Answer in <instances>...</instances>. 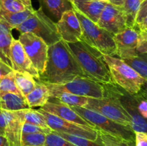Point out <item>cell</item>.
<instances>
[{"instance_id":"cell-1","label":"cell","mask_w":147,"mask_h":146,"mask_svg":"<svg viewBox=\"0 0 147 146\" xmlns=\"http://www.w3.org/2000/svg\"><path fill=\"white\" fill-rule=\"evenodd\" d=\"M78 77L86 76L69 50L67 43L60 40L49 45L45 69L38 81L45 84H61Z\"/></svg>"},{"instance_id":"cell-2","label":"cell","mask_w":147,"mask_h":146,"mask_svg":"<svg viewBox=\"0 0 147 146\" xmlns=\"http://www.w3.org/2000/svg\"><path fill=\"white\" fill-rule=\"evenodd\" d=\"M67 46L86 77L106 85H116L102 53L83 41L67 43Z\"/></svg>"},{"instance_id":"cell-3","label":"cell","mask_w":147,"mask_h":146,"mask_svg":"<svg viewBox=\"0 0 147 146\" xmlns=\"http://www.w3.org/2000/svg\"><path fill=\"white\" fill-rule=\"evenodd\" d=\"M50 94L55 92H68L89 98L101 99L119 94L121 91L116 85L100 84L86 77H78L65 84H45Z\"/></svg>"},{"instance_id":"cell-4","label":"cell","mask_w":147,"mask_h":146,"mask_svg":"<svg viewBox=\"0 0 147 146\" xmlns=\"http://www.w3.org/2000/svg\"><path fill=\"white\" fill-rule=\"evenodd\" d=\"M103 59L116 85L131 95L138 94L146 80L123 60L114 56L104 55Z\"/></svg>"},{"instance_id":"cell-5","label":"cell","mask_w":147,"mask_h":146,"mask_svg":"<svg viewBox=\"0 0 147 146\" xmlns=\"http://www.w3.org/2000/svg\"><path fill=\"white\" fill-rule=\"evenodd\" d=\"M82 27L80 41L100 52L104 55L114 56L116 53L113 35L83 14L74 9Z\"/></svg>"},{"instance_id":"cell-6","label":"cell","mask_w":147,"mask_h":146,"mask_svg":"<svg viewBox=\"0 0 147 146\" xmlns=\"http://www.w3.org/2000/svg\"><path fill=\"white\" fill-rule=\"evenodd\" d=\"M15 29L20 34L29 32L40 37L48 45L61 40L56 23L45 14L42 7L35 10L26 21Z\"/></svg>"},{"instance_id":"cell-7","label":"cell","mask_w":147,"mask_h":146,"mask_svg":"<svg viewBox=\"0 0 147 146\" xmlns=\"http://www.w3.org/2000/svg\"><path fill=\"white\" fill-rule=\"evenodd\" d=\"M71 107L96 130H101L117 138L135 140L134 132L130 127L121 125L100 113L86 107Z\"/></svg>"},{"instance_id":"cell-8","label":"cell","mask_w":147,"mask_h":146,"mask_svg":"<svg viewBox=\"0 0 147 146\" xmlns=\"http://www.w3.org/2000/svg\"><path fill=\"white\" fill-rule=\"evenodd\" d=\"M121 92L116 95L101 99L89 98L85 107L100 113L107 118L126 127H131V118L121 102Z\"/></svg>"},{"instance_id":"cell-9","label":"cell","mask_w":147,"mask_h":146,"mask_svg":"<svg viewBox=\"0 0 147 146\" xmlns=\"http://www.w3.org/2000/svg\"><path fill=\"white\" fill-rule=\"evenodd\" d=\"M19 41L40 76L45 71L49 45L40 37L32 33H21Z\"/></svg>"},{"instance_id":"cell-10","label":"cell","mask_w":147,"mask_h":146,"mask_svg":"<svg viewBox=\"0 0 147 146\" xmlns=\"http://www.w3.org/2000/svg\"><path fill=\"white\" fill-rule=\"evenodd\" d=\"M38 110L45 116L47 125L53 131L79 136V137H85V138L89 139L93 141H96L98 139V131L96 129L80 125L76 123L67 121L55 115L44 111L42 109Z\"/></svg>"},{"instance_id":"cell-11","label":"cell","mask_w":147,"mask_h":146,"mask_svg":"<svg viewBox=\"0 0 147 146\" xmlns=\"http://www.w3.org/2000/svg\"><path fill=\"white\" fill-rule=\"evenodd\" d=\"M140 33L135 27H127L121 32L113 35L116 53L121 60L129 59L139 55L137 51Z\"/></svg>"},{"instance_id":"cell-12","label":"cell","mask_w":147,"mask_h":146,"mask_svg":"<svg viewBox=\"0 0 147 146\" xmlns=\"http://www.w3.org/2000/svg\"><path fill=\"white\" fill-rule=\"evenodd\" d=\"M96 24L113 35L121 32L128 27L126 17L121 7L109 2L105 7Z\"/></svg>"},{"instance_id":"cell-13","label":"cell","mask_w":147,"mask_h":146,"mask_svg":"<svg viewBox=\"0 0 147 146\" xmlns=\"http://www.w3.org/2000/svg\"><path fill=\"white\" fill-rule=\"evenodd\" d=\"M56 26L61 40L64 42L73 43L80 41L81 24L73 9L65 11L56 23Z\"/></svg>"},{"instance_id":"cell-14","label":"cell","mask_w":147,"mask_h":146,"mask_svg":"<svg viewBox=\"0 0 147 146\" xmlns=\"http://www.w3.org/2000/svg\"><path fill=\"white\" fill-rule=\"evenodd\" d=\"M6 121L5 133L9 146H21L22 127L24 123L23 110L18 111H8L2 110Z\"/></svg>"},{"instance_id":"cell-15","label":"cell","mask_w":147,"mask_h":146,"mask_svg":"<svg viewBox=\"0 0 147 146\" xmlns=\"http://www.w3.org/2000/svg\"><path fill=\"white\" fill-rule=\"evenodd\" d=\"M10 60L13 70L29 73L38 81L40 74L24 52L19 40L13 39L11 41L10 46Z\"/></svg>"},{"instance_id":"cell-16","label":"cell","mask_w":147,"mask_h":146,"mask_svg":"<svg viewBox=\"0 0 147 146\" xmlns=\"http://www.w3.org/2000/svg\"><path fill=\"white\" fill-rule=\"evenodd\" d=\"M40 109L50 113V114L55 115L57 116L60 118L64 119L67 121L76 123V124L80 125L86 126V127L93 128L87 121H86L81 116L79 115L70 106L63 104L60 102H51L50 100H49Z\"/></svg>"},{"instance_id":"cell-17","label":"cell","mask_w":147,"mask_h":146,"mask_svg":"<svg viewBox=\"0 0 147 146\" xmlns=\"http://www.w3.org/2000/svg\"><path fill=\"white\" fill-rule=\"evenodd\" d=\"M108 4L103 0H73L72 6L74 9L97 23L102 11Z\"/></svg>"},{"instance_id":"cell-18","label":"cell","mask_w":147,"mask_h":146,"mask_svg":"<svg viewBox=\"0 0 147 146\" xmlns=\"http://www.w3.org/2000/svg\"><path fill=\"white\" fill-rule=\"evenodd\" d=\"M122 104L131 118V127L134 133H147V120L144 118L138 111L132 95H126L122 92L119 97Z\"/></svg>"},{"instance_id":"cell-19","label":"cell","mask_w":147,"mask_h":146,"mask_svg":"<svg viewBox=\"0 0 147 146\" xmlns=\"http://www.w3.org/2000/svg\"><path fill=\"white\" fill-rule=\"evenodd\" d=\"M29 107H43L50 99V92L45 83L37 81L35 87L27 95L25 96Z\"/></svg>"},{"instance_id":"cell-20","label":"cell","mask_w":147,"mask_h":146,"mask_svg":"<svg viewBox=\"0 0 147 146\" xmlns=\"http://www.w3.org/2000/svg\"><path fill=\"white\" fill-rule=\"evenodd\" d=\"M0 108L8 111H18L30 108L25 97L12 92L0 94Z\"/></svg>"},{"instance_id":"cell-21","label":"cell","mask_w":147,"mask_h":146,"mask_svg":"<svg viewBox=\"0 0 147 146\" xmlns=\"http://www.w3.org/2000/svg\"><path fill=\"white\" fill-rule=\"evenodd\" d=\"M40 2L42 8L45 7L58 20L65 11L73 9L68 0H40Z\"/></svg>"},{"instance_id":"cell-22","label":"cell","mask_w":147,"mask_h":146,"mask_svg":"<svg viewBox=\"0 0 147 146\" xmlns=\"http://www.w3.org/2000/svg\"><path fill=\"white\" fill-rule=\"evenodd\" d=\"M14 80L16 85L24 97L32 91L36 85L35 79L27 72L14 71Z\"/></svg>"},{"instance_id":"cell-23","label":"cell","mask_w":147,"mask_h":146,"mask_svg":"<svg viewBox=\"0 0 147 146\" xmlns=\"http://www.w3.org/2000/svg\"><path fill=\"white\" fill-rule=\"evenodd\" d=\"M34 11L35 9L32 7V8L27 9L24 11L16 13L0 11V19L9 24L12 29H15L19 25L22 24L24 21H26L34 12Z\"/></svg>"},{"instance_id":"cell-24","label":"cell","mask_w":147,"mask_h":146,"mask_svg":"<svg viewBox=\"0 0 147 146\" xmlns=\"http://www.w3.org/2000/svg\"><path fill=\"white\" fill-rule=\"evenodd\" d=\"M50 98L57 99L60 102L70 106V107H85L88 103V97L61 92H55L50 94Z\"/></svg>"},{"instance_id":"cell-25","label":"cell","mask_w":147,"mask_h":146,"mask_svg":"<svg viewBox=\"0 0 147 146\" xmlns=\"http://www.w3.org/2000/svg\"><path fill=\"white\" fill-rule=\"evenodd\" d=\"M143 0H125L121 8L126 17L128 27L136 28V18Z\"/></svg>"},{"instance_id":"cell-26","label":"cell","mask_w":147,"mask_h":146,"mask_svg":"<svg viewBox=\"0 0 147 146\" xmlns=\"http://www.w3.org/2000/svg\"><path fill=\"white\" fill-rule=\"evenodd\" d=\"M31 0H0V11L16 13L32 8Z\"/></svg>"},{"instance_id":"cell-27","label":"cell","mask_w":147,"mask_h":146,"mask_svg":"<svg viewBox=\"0 0 147 146\" xmlns=\"http://www.w3.org/2000/svg\"><path fill=\"white\" fill-rule=\"evenodd\" d=\"M14 37L11 33L0 34V63L12 69L10 60V46Z\"/></svg>"},{"instance_id":"cell-28","label":"cell","mask_w":147,"mask_h":146,"mask_svg":"<svg viewBox=\"0 0 147 146\" xmlns=\"http://www.w3.org/2000/svg\"><path fill=\"white\" fill-rule=\"evenodd\" d=\"M23 112H24V123H30L45 129H51L47 125L45 116L41 113H40L39 110H34L33 108H28L23 110Z\"/></svg>"},{"instance_id":"cell-29","label":"cell","mask_w":147,"mask_h":146,"mask_svg":"<svg viewBox=\"0 0 147 146\" xmlns=\"http://www.w3.org/2000/svg\"><path fill=\"white\" fill-rule=\"evenodd\" d=\"M55 134L61 136L62 137L65 138V140H68L70 143H73L77 146H104V145L102 143L100 137H98L97 140L93 141V140H89V139L85 138V137H79V136L72 135L67 134L64 133H59V132L53 131Z\"/></svg>"},{"instance_id":"cell-30","label":"cell","mask_w":147,"mask_h":146,"mask_svg":"<svg viewBox=\"0 0 147 146\" xmlns=\"http://www.w3.org/2000/svg\"><path fill=\"white\" fill-rule=\"evenodd\" d=\"M123 60L147 81V60L145 57L139 54L136 57Z\"/></svg>"},{"instance_id":"cell-31","label":"cell","mask_w":147,"mask_h":146,"mask_svg":"<svg viewBox=\"0 0 147 146\" xmlns=\"http://www.w3.org/2000/svg\"><path fill=\"white\" fill-rule=\"evenodd\" d=\"M5 92H12L22 95L16 85L14 70L11 71L0 80V94Z\"/></svg>"},{"instance_id":"cell-32","label":"cell","mask_w":147,"mask_h":146,"mask_svg":"<svg viewBox=\"0 0 147 146\" xmlns=\"http://www.w3.org/2000/svg\"><path fill=\"white\" fill-rule=\"evenodd\" d=\"M46 135L45 133L22 134L21 146H45Z\"/></svg>"},{"instance_id":"cell-33","label":"cell","mask_w":147,"mask_h":146,"mask_svg":"<svg viewBox=\"0 0 147 146\" xmlns=\"http://www.w3.org/2000/svg\"><path fill=\"white\" fill-rule=\"evenodd\" d=\"M45 146H77L53 132L47 134Z\"/></svg>"},{"instance_id":"cell-34","label":"cell","mask_w":147,"mask_h":146,"mask_svg":"<svg viewBox=\"0 0 147 146\" xmlns=\"http://www.w3.org/2000/svg\"><path fill=\"white\" fill-rule=\"evenodd\" d=\"M135 104L141 115L147 120V100L140 93L132 95Z\"/></svg>"},{"instance_id":"cell-35","label":"cell","mask_w":147,"mask_h":146,"mask_svg":"<svg viewBox=\"0 0 147 146\" xmlns=\"http://www.w3.org/2000/svg\"><path fill=\"white\" fill-rule=\"evenodd\" d=\"M53 130L51 129H45L40 126L34 125L28 123H24L22 127V134H30V133H45L49 134Z\"/></svg>"},{"instance_id":"cell-36","label":"cell","mask_w":147,"mask_h":146,"mask_svg":"<svg viewBox=\"0 0 147 146\" xmlns=\"http://www.w3.org/2000/svg\"><path fill=\"white\" fill-rule=\"evenodd\" d=\"M98 131L99 137L104 146H121L119 138L104 133L101 130H98Z\"/></svg>"},{"instance_id":"cell-37","label":"cell","mask_w":147,"mask_h":146,"mask_svg":"<svg viewBox=\"0 0 147 146\" xmlns=\"http://www.w3.org/2000/svg\"><path fill=\"white\" fill-rule=\"evenodd\" d=\"M147 17V0H144L142 1L141 7L139 8V12L136 18V24H139L143 19Z\"/></svg>"},{"instance_id":"cell-38","label":"cell","mask_w":147,"mask_h":146,"mask_svg":"<svg viewBox=\"0 0 147 146\" xmlns=\"http://www.w3.org/2000/svg\"><path fill=\"white\" fill-rule=\"evenodd\" d=\"M134 134L136 146H147V133L136 132Z\"/></svg>"},{"instance_id":"cell-39","label":"cell","mask_w":147,"mask_h":146,"mask_svg":"<svg viewBox=\"0 0 147 146\" xmlns=\"http://www.w3.org/2000/svg\"><path fill=\"white\" fill-rule=\"evenodd\" d=\"M11 28L9 24H7L6 21L0 19V34H10L11 33Z\"/></svg>"},{"instance_id":"cell-40","label":"cell","mask_w":147,"mask_h":146,"mask_svg":"<svg viewBox=\"0 0 147 146\" xmlns=\"http://www.w3.org/2000/svg\"><path fill=\"white\" fill-rule=\"evenodd\" d=\"M5 127H6L5 118H4V116L2 113V110H1V109L0 108V135L4 136Z\"/></svg>"},{"instance_id":"cell-41","label":"cell","mask_w":147,"mask_h":146,"mask_svg":"<svg viewBox=\"0 0 147 146\" xmlns=\"http://www.w3.org/2000/svg\"><path fill=\"white\" fill-rule=\"evenodd\" d=\"M136 28L141 32H147V17L136 24Z\"/></svg>"},{"instance_id":"cell-42","label":"cell","mask_w":147,"mask_h":146,"mask_svg":"<svg viewBox=\"0 0 147 146\" xmlns=\"http://www.w3.org/2000/svg\"><path fill=\"white\" fill-rule=\"evenodd\" d=\"M12 69L9 68V67L6 66L5 64H2V63H0V80H1L4 76H5L6 74L9 73L10 72L12 71Z\"/></svg>"},{"instance_id":"cell-43","label":"cell","mask_w":147,"mask_h":146,"mask_svg":"<svg viewBox=\"0 0 147 146\" xmlns=\"http://www.w3.org/2000/svg\"><path fill=\"white\" fill-rule=\"evenodd\" d=\"M119 143L121 146H136L135 140H124L119 138Z\"/></svg>"},{"instance_id":"cell-44","label":"cell","mask_w":147,"mask_h":146,"mask_svg":"<svg viewBox=\"0 0 147 146\" xmlns=\"http://www.w3.org/2000/svg\"><path fill=\"white\" fill-rule=\"evenodd\" d=\"M139 93L147 100V81H146V82L144 83V84L143 85V87H142V90L139 92Z\"/></svg>"},{"instance_id":"cell-45","label":"cell","mask_w":147,"mask_h":146,"mask_svg":"<svg viewBox=\"0 0 147 146\" xmlns=\"http://www.w3.org/2000/svg\"><path fill=\"white\" fill-rule=\"evenodd\" d=\"M125 0H109V2L118 7H122Z\"/></svg>"},{"instance_id":"cell-46","label":"cell","mask_w":147,"mask_h":146,"mask_svg":"<svg viewBox=\"0 0 147 146\" xmlns=\"http://www.w3.org/2000/svg\"><path fill=\"white\" fill-rule=\"evenodd\" d=\"M0 146H9L7 139L3 135H0Z\"/></svg>"},{"instance_id":"cell-47","label":"cell","mask_w":147,"mask_h":146,"mask_svg":"<svg viewBox=\"0 0 147 146\" xmlns=\"http://www.w3.org/2000/svg\"><path fill=\"white\" fill-rule=\"evenodd\" d=\"M68 1H70V3H71V4H72V1H73V0H68Z\"/></svg>"},{"instance_id":"cell-48","label":"cell","mask_w":147,"mask_h":146,"mask_svg":"<svg viewBox=\"0 0 147 146\" xmlns=\"http://www.w3.org/2000/svg\"><path fill=\"white\" fill-rule=\"evenodd\" d=\"M103 1H108V2H109V0H103Z\"/></svg>"},{"instance_id":"cell-49","label":"cell","mask_w":147,"mask_h":146,"mask_svg":"<svg viewBox=\"0 0 147 146\" xmlns=\"http://www.w3.org/2000/svg\"><path fill=\"white\" fill-rule=\"evenodd\" d=\"M143 1H144V0H143Z\"/></svg>"}]
</instances>
